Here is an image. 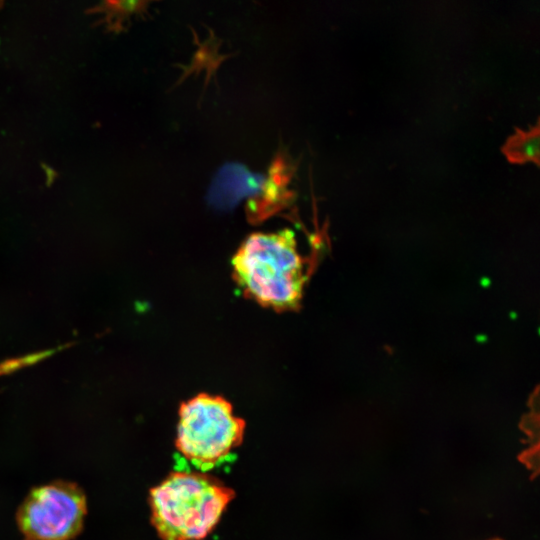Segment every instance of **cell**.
<instances>
[{
  "label": "cell",
  "mask_w": 540,
  "mask_h": 540,
  "mask_svg": "<svg viewBox=\"0 0 540 540\" xmlns=\"http://www.w3.org/2000/svg\"><path fill=\"white\" fill-rule=\"evenodd\" d=\"M293 231L253 233L232 259L238 284L258 303L277 310L297 307L305 282Z\"/></svg>",
  "instance_id": "1"
},
{
  "label": "cell",
  "mask_w": 540,
  "mask_h": 540,
  "mask_svg": "<svg viewBox=\"0 0 540 540\" xmlns=\"http://www.w3.org/2000/svg\"><path fill=\"white\" fill-rule=\"evenodd\" d=\"M233 497L231 489L209 475L173 472L150 491L151 521L163 540H202Z\"/></svg>",
  "instance_id": "2"
},
{
  "label": "cell",
  "mask_w": 540,
  "mask_h": 540,
  "mask_svg": "<svg viewBox=\"0 0 540 540\" xmlns=\"http://www.w3.org/2000/svg\"><path fill=\"white\" fill-rule=\"evenodd\" d=\"M244 426L228 401L202 393L180 407L176 447L184 457L204 469L241 443Z\"/></svg>",
  "instance_id": "3"
},
{
  "label": "cell",
  "mask_w": 540,
  "mask_h": 540,
  "mask_svg": "<svg viewBox=\"0 0 540 540\" xmlns=\"http://www.w3.org/2000/svg\"><path fill=\"white\" fill-rule=\"evenodd\" d=\"M86 498L73 483L57 481L33 489L17 522L26 540H72L83 527Z\"/></svg>",
  "instance_id": "4"
},
{
  "label": "cell",
  "mask_w": 540,
  "mask_h": 540,
  "mask_svg": "<svg viewBox=\"0 0 540 540\" xmlns=\"http://www.w3.org/2000/svg\"><path fill=\"white\" fill-rule=\"evenodd\" d=\"M297 163L284 150H279L268 168V175L255 196L248 199L245 211L252 223L261 222L289 206L295 192L289 188Z\"/></svg>",
  "instance_id": "5"
},
{
  "label": "cell",
  "mask_w": 540,
  "mask_h": 540,
  "mask_svg": "<svg viewBox=\"0 0 540 540\" xmlns=\"http://www.w3.org/2000/svg\"><path fill=\"white\" fill-rule=\"evenodd\" d=\"M265 178L241 163L227 162L214 175L207 201L218 210H232L242 199L258 194Z\"/></svg>",
  "instance_id": "6"
},
{
  "label": "cell",
  "mask_w": 540,
  "mask_h": 540,
  "mask_svg": "<svg viewBox=\"0 0 540 540\" xmlns=\"http://www.w3.org/2000/svg\"><path fill=\"white\" fill-rule=\"evenodd\" d=\"M501 152L511 164L534 163L540 165V124L537 119L535 125L528 130L519 127L507 137L501 147Z\"/></svg>",
  "instance_id": "7"
},
{
  "label": "cell",
  "mask_w": 540,
  "mask_h": 540,
  "mask_svg": "<svg viewBox=\"0 0 540 540\" xmlns=\"http://www.w3.org/2000/svg\"><path fill=\"white\" fill-rule=\"evenodd\" d=\"M192 32L194 35V42L197 44L198 48L188 65H177L182 69V75L179 77L175 85L181 83L188 75L192 73L199 74L200 71L204 70L206 73V86L210 78L215 77L216 70L220 66L221 62L230 55L219 54L218 50L219 46L221 45V40L215 36L213 31L209 30V36L203 42H200L198 35L193 29Z\"/></svg>",
  "instance_id": "8"
},
{
  "label": "cell",
  "mask_w": 540,
  "mask_h": 540,
  "mask_svg": "<svg viewBox=\"0 0 540 540\" xmlns=\"http://www.w3.org/2000/svg\"><path fill=\"white\" fill-rule=\"evenodd\" d=\"M150 1H102L90 7L86 13L100 15L98 22L111 32H121L134 15L147 12Z\"/></svg>",
  "instance_id": "9"
},
{
  "label": "cell",
  "mask_w": 540,
  "mask_h": 540,
  "mask_svg": "<svg viewBox=\"0 0 540 540\" xmlns=\"http://www.w3.org/2000/svg\"><path fill=\"white\" fill-rule=\"evenodd\" d=\"M61 349L58 347L56 349H49L40 352H35L31 354H26L12 359H7L0 362V376L8 375L14 373L22 368L31 366L49 356L54 352Z\"/></svg>",
  "instance_id": "10"
},
{
  "label": "cell",
  "mask_w": 540,
  "mask_h": 540,
  "mask_svg": "<svg viewBox=\"0 0 540 540\" xmlns=\"http://www.w3.org/2000/svg\"><path fill=\"white\" fill-rule=\"evenodd\" d=\"M2 6H3V2H2V1H0V8H1Z\"/></svg>",
  "instance_id": "11"
},
{
  "label": "cell",
  "mask_w": 540,
  "mask_h": 540,
  "mask_svg": "<svg viewBox=\"0 0 540 540\" xmlns=\"http://www.w3.org/2000/svg\"><path fill=\"white\" fill-rule=\"evenodd\" d=\"M498 540V539H497Z\"/></svg>",
  "instance_id": "12"
}]
</instances>
